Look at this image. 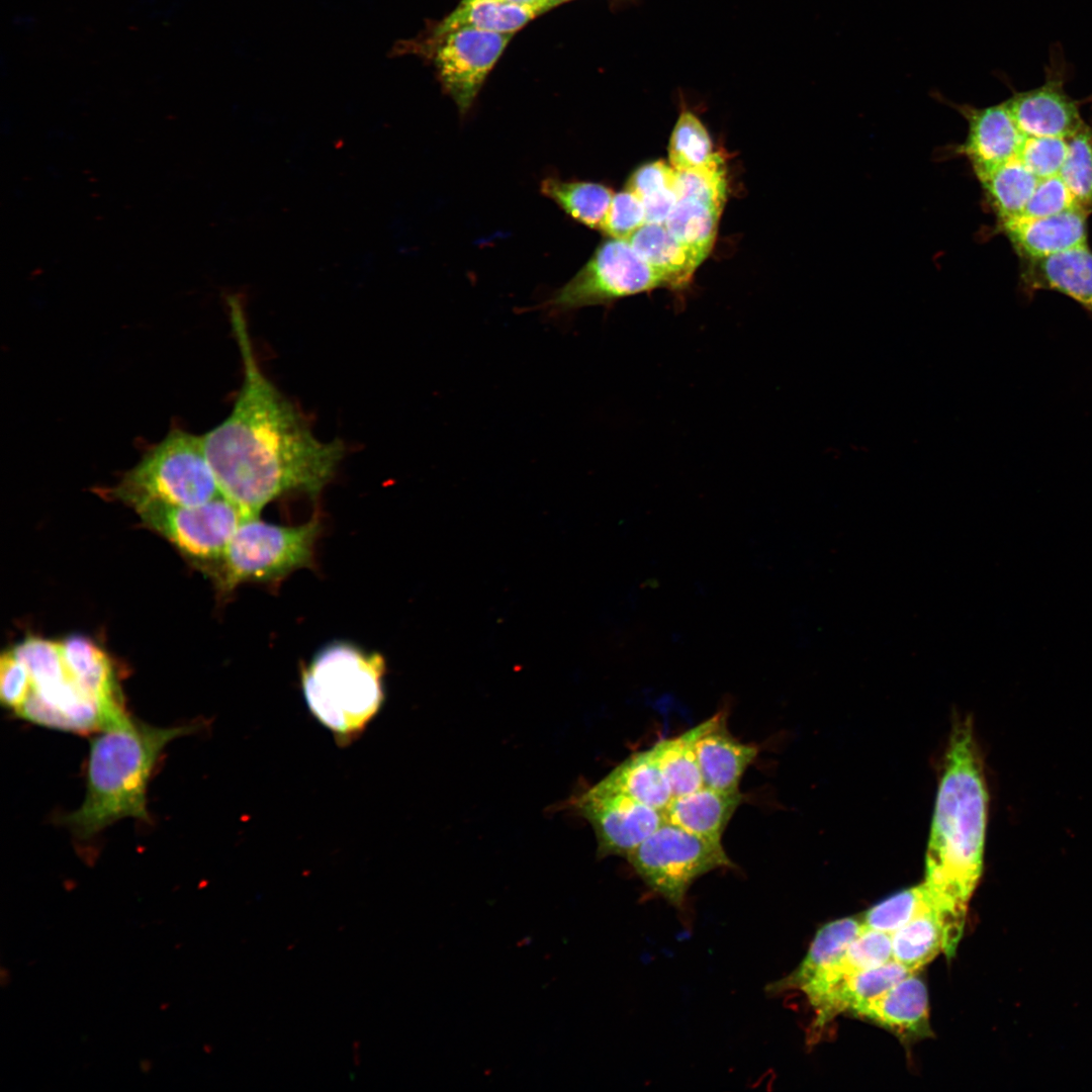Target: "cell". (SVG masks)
Returning <instances> with one entry per match:
<instances>
[{
	"mask_svg": "<svg viewBox=\"0 0 1092 1092\" xmlns=\"http://www.w3.org/2000/svg\"><path fill=\"white\" fill-rule=\"evenodd\" d=\"M1020 283L1026 294L1062 293L1092 316V252L1088 245L1039 259H1021Z\"/></svg>",
	"mask_w": 1092,
	"mask_h": 1092,
	"instance_id": "cell-18",
	"label": "cell"
},
{
	"mask_svg": "<svg viewBox=\"0 0 1092 1092\" xmlns=\"http://www.w3.org/2000/svg\"><path fill=\"white\" fill-rule=\"evenodd\" d=\"M12 650L31 678L30 692L15 712L18 717L46 727L79 733L104 729L97 704L69 672L60 642L30 636Z\"/></svg>",
	"mask_w": 1092,
	"mask_h": 1092,
	"instance_id": "cell-7",
	"label": "cell"
},
{
	"mask_svg": "<svg viewBox=\"0 0 1092 1092\" xmlns=\"http://www.w3.org/2000/svg\"><path fill=\"white\" fill-rule=\"evenodd\" d=\"M1070 73L1061 44H1054L1044 67V82L1030 90L1015 91L1005 101L1024 136L1068 138L1085 123L1080 114L1083 101L1065 90Z\"/></svg>",
	"mask_w": 1092,
	"mask_h": 1092,
	"instance_id": "cell-13",
	"label": "cell"
},
{
	"mask_svg": "<svg viewBox=\"0 0 1092 1092\" xmlns=\"http://www.w3.org/2000/svg\"><path fill=\"white\" fill-rule=\"evenodd\" d=\"M676 180L677 172L664 161L645 164L632 174L626 188L641 199L646 222H665L677 200Z\"/></svg>",
	"mask_w": 1092,
	"mask_h": 1092,
	"instance_id": "cell-32",
	"label": "cell"
},
{
	"mask_svg": "<svg viewBox=\"0 0 1092 1092\" xmlns=\"http://www.w3.org/2000/svg\"><path fill=\"white\" fill-rule=\"evenodd\" d=\"M384 657L348 641H333L301 665L300 687L308 711L339 745L360 736L384 699Z\"/></svg>",
	"mask_w": 1092,
	"mask_h": 1092,
	"instance_id": "cell-4",
	"label": "cell"
},
{
	"mask_svg": "<svg viewBox=\"0 0 1092 1092\" xmlns=\"http://www.w3.org/2000/svg\"><path fill=\"white\" fill-rule=\"evenodd\" d=\"M638 877L669 904L681 908L692 884L720 868H734L722 843L663 822L626 858Z\"/></svg>",
	"mask_w": 1092,
	"mask_h": 1092,
	"instance_id": "cell-9",
	"label": "cell"
},
{
	"mask_svg": "<svg viewBox=\"0 0 1092 1092\" xmlns=\"http://www.w3.org/2000/svg\"><path fill=\"white\" fill-rule=\"evenodd\" d=\"M512 35L462 27L431 34L418 50L430 57L442 88L464 115Z\"/></svg>",
	"mask_w": 1092,
	"mask_h": 1092,
	"instance_id": "cell-11",
	"label": "cell"
},
{
	"mask_svg": "<svg viewBox=\"0 0 1092 1092\" xmlns=\"http://www.w3.org/2000/svg\"><path fill=\"white\" fill-rule=\"evenodd\" d=\"M933 908H936L934 898L922 883L900 891L869 909L863 924L892 934L921 913Z\"/></svg>",
	"mask_w": 1092,
	"mask_h": 1092,
	"instance_id": "cell-33",
	"label": "cell"
},
{
	"mask_svg": "<svg viewBox=\"0 0 1092 1092\" xmlns=\"http://www.w3.org/2000/svg\"><path fill=\"white\" fill-rule=\"evenodd\" d=\"M628 242L635 252L667 280L668 288L681 290L706 256L675 239L664 223H645Z\"/></svg>",
	"mask_w": 1092,
	"mask_h": 1092,
	"instance_id": "cell-22",
	"label": "cell"
},
{
	"mask_svg": "<svg viewBox=\"0 0 1092 1092\" xmlns=\"http://www.w3.org/2000/svg\"><path fill=\"white\" fill-rule=\"evenodd\" d=\"M891 960H893L892 935L864 925L839 961L800 991L807 996L813 1006L841 980L880 967Z\"/></svg>",
	"mask_w": 1092,
	"mask_h": 1092,
	"instance_id": "cell-25",
	"label": "cell"
},
{
	"mask_svg": "<svg viewBox=\"0 0 1092 1092\" xmlns=\"http://www.w3.org/2000/svg\"><path fill=\"white\" fill-rule=\"evenodd\" d=\"M243 363V381L233 410L203 435L206 457L221 493L258 517L265 506L289 493L316 498L345 455L338 439H317L306 419L266 376L249 334L242 297L226 296Z\"/></svg>",
	"mask_w": 1092,
	"mask_h": 1092,
	"instance_id": "cell-1",
	"label": "cell"
},
{
	"mask_svg": "<svg viewBox=\"0 0 1092 1092\" xmlns=\"http://www.w3.org/2000/svg\"><path fill=\"white\" fill-rule=\"evenodd\" d=\"M723 206L711 199L682 195L677 197L664 224L680 243L707 257L715 242Z\"/></svg>",
	"mask_w": 1092,
	"mask_h": 1092,
	"instance_id": "cell-28",
	"label": "cell"
},
{
	"mask_svg": "<svg viewBox=\"0 0 1092 1092\" xmlns=\"http://www.w3.org/2000/svg\"><path fill=\"white\" fill-rule=\"evenodd\" d=\"M744 800L738 792H723L706 786L672 797L662 811L665 822L712 842L722 843V836L737 808Z\"/></svg>",
	"mask_w": 1092,
	"mask_h": 1092,
	"instance_id": "cell-20",
	"label": "cell"
},
{
	"mask_svg": "<svg viewBox=\"0 0 1092 1092\" xmlns=\"http://www.w3.org/2000/svg\"><path fill=\"white\" fill-rule=\"evenodd\" d=\"M978 179L1000 222L1023 213L1038 182L1017 158Z\"/></svg>",
	"mask_w": 1092,
	"mask_h": 1092,
	"instance_id": "cell-30",
	"label": "cell"
},
{
	"mask_svg": "<svg viewBox=\"0 0 1092 1092\" xmlns=\"http://www.w3.org/2000/svg\"><path fill=\"white\" fill-rule=\"evenodd\" d=\"M1067 139V155L1060 177L1078 207L1092 212V126L1086 122Z\"/></svg>",
	"mask_w": 1092,
	"mask_h": 1092,
	"instance_id": "cell-35",
	"label": "cell"
},
{
	"mask_svg": "<svg viewBox=\"0 0 1092 1092\" xmlns=\"http://www.w3.org/2000/svg\"><path fill=\"white\" fill-rule=\"evenodd\" d=\"M192 728L154 727L129 717L100 731L90 743L84 802L63 817L64 824L79 838H91L125 817L148 820L146 794L153 769L166 745Z\"/></svg>",
	"mask_w": 1092,
	"mask_h": 1092,
	"instance_id": "cell-3",
	"label": "cell"
},
{
	"mask_svg": "<svg viewBox=\"0 0 1092 1092\" xmlns=\"http://www.w3.org/2000/svg\"><path fill=\"white\" fill-rule=\"evenodd\" d=\"M540 14L542 13L536 9L498 0H461L459 5L434 27L431 34H441L462 27L514 34Z\"/></svg>",
	"mask_w": 1092,
	"mask_h": 1092,
	"instance_id": "cell-26",
	"label": "cell"
},
{
	"mask_svg": "<svg viewBox=\"0 0 1092 1092\" xmlns=\"http://www.w3.org/2000/svg\"><path fill=\"white\" fill-rule=\"evenodd\" d=\"M1076 206L1075 199L1065 182L1060 175H1055L1038 179L1035 189L1020 216H1050Z\"/></svg>",
	"mask_w": 1092,
	"mask_h": 1092,
	"instance_id": "cell-38",
	"label": "cell"
},
{
	"mask_svg": "<svg viewBox=\"0 0 1092 1092\" xmlns=\"http://www.w3.org/2000/svg\"><path fill=\"white\" fill-rule=\"evenodd\" d=\"M1080 207L1041 217L1018 216L1000 222L1021 259H1039L1087 244V217Z\"/></svg>",
	"mask_w": 1092,
	"mask_h": 1092,
	"instance_id": "cell-17",
	"label": "cell"
},
{
	"mask_svg": "<svg viewBox=\"0 0 1092 1092\" xmlns=\"http://www.w3.org/2000/svg\"><path fill=\"white\" fill-rule=\"evenodd\" d=\"M143 523L209 572L244 518L223 494L198 506L146 503L132 508Z\"/></svg>",
	"mask_w": 1092,
	"mask_h": 1092,
	"instance_id": "cell-10",
	"label": "cell"
},
{
	"mask_svg": "<svg viewBox=\"0 0 1092 1092\" xmlns=\"http://www.w3.org/2000/svg\"><path fill=\"white\" fill-rule=\"evenodd\" d=\"M547 1L549 2V4L553 8V7H555V6H557V5L561 4V3H564V2H567V1H570V0H547Z\"/></svg>",
	"mask_w": 1092,
	"mask_h": 1092,
	"instance_id": "cell-41",
	"label": "cell"
},
{
	"mask_svg": "<svg viewBox=\"0 0 1092 1092\" xmlns=\"http://www.w3.org/2000/svg\"><path fill=\"white\" fill-rule=\"evenodd\" d=\"M956 107L966 117L969 129L960 150L978 178L1016 158L1024 135L1005 101L983 108L967 104Z\"/></svg>",
	"mask_w": 1092,
	"mask_h": 1092,
	"instance_id": "cell-15",
	"label": "cell"
},
{
	"mask_svg": "<svg viewBox=\"0 0 1092 1092\" xmlns=\"http://www.w3.org/2000/svg\"><path fill=\"white\" fill-rule=\"evenodd\" d=\"M500 2L510 3L514 5L530 7L544 13L552 8L547 0H498Z\"/></svg>",
	"mask_w": 1092,
	"mask_h": 1092,
	"instance_id": "cell-40",
	"label": "cell"
},
{
	"mask_svg": "<svg viewBox=\"0 0 1092 1092\" xmlns=\"http://www.w3.org/2000/svg\"><path fill=\"white\" fill-rule=\"evenodd\" d=\"M31 689L26 666L12 649L0 659V699L3 706L15 713L25 702Z\"/></svg>",
	"mask_w": 1092,
	"mask_h": 1092,
	"instance_id": "cell-39",
	"label": "cell"
},
{
	"mask_svg": "<svg viewBox=\"0 0 1092 1092\" xmlns=\"http://www.w3.org/2000/svg\"><path fill=\"white\" fill-rule=\"evenodd\" d=\"M595 787L626 795L659 811L672 799L652 746L629 755Z\"/></svg>",
	"mask_w": 1092,
	"mask_h": 1092,
	"instance_id": "cell-24",
	"label": "cell"
},
{
	"mask_svg": "<svg viewBox=\"0 0 1092 1092\" xmlns=\"http://www.w3.org/2000/svg\"><path fill=\"white\" fill-rule=\"evenodd\" d=\"M667 287L666 278L632 248L628 240L611 238L564 285L537 308L550 317H566L593 305H608L626 296Z\"/></svg>",
	"mask_w": 1092,
	"mask_h": 1092,
	"instance_id": "cell-8",
	"label": "cell"
},
{
	"mask_svg": "<svg viewBox=\"0 0 1092 1092\" xmlns=\"http://www.w3.org/2000/svg\"><path fill=\"white\" fill-rule=\"evenodd\" d=\"M570 804L592 825L600 858H627L664 822L662 811L595 786L574 797Z\"/></svg>",
	"mask_w": 1092,
	"mask_h": 1092,
	"instance_id": "cell-12",
	"label": "cell"
},
{
	"mask_svg": "<svg viewBox=\"0 0 1092 1092\" xmlns=\"http://www.w3.org/2000/svg\"><path fill=\"white\" fill-rule=\"evenodd\" d=\"M988 792L970 720L950 734L939 779L925 858V881L937 907L965 918L980 879L986 838Z\"/></svg>",
	"mask_w": 1092,
	"mask_h": 1092,
	"instance_id": "cell-2",
	"label": "cell"
},
{
	"mask_svg": "<svg viewBox=\"0 0 1092 1092\" xmlns=\"http://www.w3.org/2000/svg\"><path fill=\"white\" fill-rule=\"evenodd\" d=\"M895 1033L904 1041L929 1036L928 994L913 974L854 1012Z\"/></svg>",
	"mask_w": 1092,
	"mask_h": 1092,
	"instance_id": "cell-19",
	"label": "cell"
},
{
	"mask_svg": "<svg viewBox=\"0 0 1092 1092\" xmlns=\"http://www.w3.org/2000/svg\"><path fill=\"white\" fill-rule=\"evenodd\" d=\"M701 729L702 722L680 735L662 738L652 745L672 797L704 786L695 747Z\"/></svg>",
	"mask_w": 1092,
	"mask_h": 1092,
	"instance_id": "cell-31",
	"label": "cell"
},
{
	"mask_svg": "<svg viewBox=\"0 0 1092 1092\" xmlns=\"http://www.w3.org/2000/svg\"><path fill=\"white\" fill-rule=\"evenodd\" d=\"M911 974L913 971L891 960L841 980L813 1006L816 1016L811 1028L817 1032L837 1014L854 1013Z\"/></svg>",
	"mask_w": 1092,
	"mask_h": 1092,
	"instance_id": "cell-21",
	"label": "cell"
},
{
	"mask_svg": "<svg viewBox=\"0 0 1092 1092\" xmlns=\"http://www.w3.org/2000/svg\"><path fill=\"white\" fill-rule=\"evenodd\" d=\"M541 193L554 201L572 219L595 230H603L614 193L600 183L547 177Z\"/></svg>",
	"mask_w": 1092,
	"mask_h": 1092,
	"instance_id": "cell-27",
	"label": "cell"
},
{
	"mask_svg": "<svg viewBox=\"0 0 1092 1092\" xmlns=\"http://www.w3.org/2000/svg\"><path fill=\"white\" fill-rule=\"evenodd\" d=\"M321 533L317 516L297 526L244 517L218 563L208 572L220 594L245 582H278L313 563Z\"/></svg>",
	"mask_w": 1092,
	"mask_h": 1092,
	"instance_id": "cell-6",
	"label": "cell"
},
{
	"mask_svg": "<svg viewBox=\"0 0 1092 1092\" xmlns=\"http://www.w3.org/2000/svg\"><path fill=\"white\" fill-rule=\"evenodd\" d=\"M697 758L706 787L738 792L740 781L758 754V747L736 739L726 725V713L702 722L696 743Z\"/></svg>",
	"mask_w": 1092,
	"mask_h": 1092,
	"instance_id": "cell-16",
	"label": "cell"
},
{
	"mask_svg": "<svg viewBox=\"0 0 1092 1092\" xmlns=\"http://www.w3.org/2000/svg\"><path fill=\"white\" fill-rule=\"evenodd\" d=\"M710 135L690 110L681 111L670 136L668 157L670 166L677 172L701 168L712 161Z\"/></svg>",
	"mask_w": 1092,
	"mask_h": 1092,
	"instance_id": "cell-34",
	"label": "cell"
},
{
	"mask_svg": "<svg viewBox=\"0 0 1092 1092\" xmlns=\"http://www.w3.org/2000/svg\"><path fill=\"white\" fill-rule=\"evenodd\" d=\"M891 935L893 960L913 972L944 948V925L936 908L921 913Z\"/></svg>",
	"mask_w": 1092,
	"mask_h": 1092,
	"instance_id": "cell-29",
	"label": "cell"
},
{
	"mask_svg": "<svg viewBox=\"0 0 1092 1092\" xmlns=\"http://www.w3.org/2000/svg\"><path fill=\"white\" fill-rule=\"evenodd\" d=\"M109 493L131 508L146 503L192 507L222 494L203 437L178 429L147 451Z\"/></svg>",
	"mask_w": 1092,
	"mask_h": 1092,
	"instance_id": "cell-5",
	"label": "cell"
},
{
	"mask_svg": "<svg viewBox=\"0 0 1092 1092\" xmlns=\"http://www.w3.org/2000/svg\"><path fill=\"white\" fill-rule=\"evenodd\" d=\"M1067 139L1024 136L1016 158L1036 178L1059 175L1067 155Z\"/></svg>",
	"mask_w": 1092,
	"mask_h": 1092,
	"instance_id": "cell-36",
	"label": "cell"
},
{
	"mask_svg": "<svg viewBox=\"0 0 1092 1092\" xmlns=\"http://www.w3.org/2000/svg\"><path fill=\"white\" fill-rule=\"evenodd\" d=\"M65 664L79 686L97 704L104 730L125 722L127 715L113 662L92 639L72 635L60 642ZM103 731V730H102Z\"/></svg>",
	"mask_w": 1092,
	"mask_h": 1092,
	"instance_id": "cell-14",
	"label": "cell"
},
{
	"mask_svg": "<svg viewBox=\"0 0 1092 1092\" xmlns=\"http://www.w3.org/2000/svg\"><path fill=\"white\" fill-rule=\"evenodd\" d=\"M863 927V923L852 917L838 919L822 926L798 968L785 978L770 983L766 988L767 993L780 994L788 990H801L838 962Z\"/></svg>",
	"mask_w": 1092,
	"mask_h": 1092,
	"instance_id": "cell-23",
	"label": "cell"
},
{
	"mask_svg": "<svg viewBox=\"0 0 1092 1092\" xmlns=\"http://www.w3.org/2000/svg\"><path fill=\"white\" fill-rule=\"evenodd\" d=\"M645 223L641 199L626 188L614 194L602 232L614 239L628 240Z\"/></svg>",
	"mask_w": 1092,
	"mask_h": 1092,
	"instance_id": "cell-37",
	"label": "cell"
}]
</instances>
